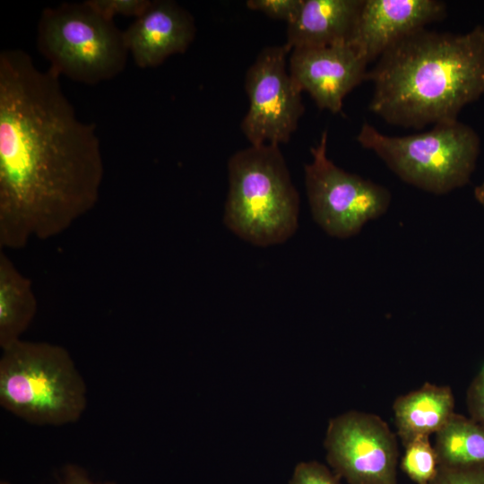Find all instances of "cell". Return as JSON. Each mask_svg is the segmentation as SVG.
Returning <instances> with one entry per match:
<instances>
[{
    "mask_svg": "<svg viewBox=\"0 0 484 484\" xmlns=\"http://www.w3.org/2000/svg\"><path fill=\"white\" fill-rule=\"evenodd\" d=\"M58 484H115L113 482L97 483L76 465H67L62 471Z\"/></svg>",
    "mask_w": 484,
    "mask_h": 484,
    "instance_id": "obj_23",
    "label": "cell"
},
{
    "mask_svg": "<svg viewBox=\"0 0 484 484\" xmlns=\"http://www.w3.org/2000/svg\"><path fill=\"white\" fill-rule=\"evenodd\" d=\"M340 480L329 467L309 461L296 465L289 484H341Z\"/></svg>",
    "mask_w": 484,
    "mask_h": 484,
    "instance_id": "obj_18",
    "label": "cell"
},
{
    "mask_svg": "<svg viewBox=\"0 0 484 484\" xmlns=\"http://www.w3.org/2000/svg\"><path fill=\"white\" fill-rule=\"evenodd\" d=\"M324 445L330 468L348 484H397V436L380 416L349 411L333 418Z\"/></svg>",
    "mask_w": 484,
    "mask_h": 484,
    "instance_id": "obj_9",
    "label": "cell"
},
{
    "mask_svg": "<svg viewBox=\"0 0 484 484\" xmlns=\"http://www.w3.org/2000/svg\"><path fill=\"white\" fill-rule=\"evenodd\" d=\"M37 48L59 76L87 85L119 75L129 55L124 30L87 1L46 7L38 22Z\"/></svg>",
    "mask_w": 484,
    "mask_h": 484,
    "instance_id": "obj_6",
    "label": "cell"
},
{
    "mask_svg": "<svg viewBox=\"0 0 484 484\" xmlns=\"http://www.w3.org/2000/svg\"><path fill=\"white\" fill-rule=\"evenodd\" d=\"M328 133L311 148L305 166V184L311 213L330 236L346 238L358 234L370 220L383 215L391 194L383 186L346 172L327 157Z\"/></svg>",
    "mask_w": 484,
    "mask_h": 484,
    "instance_id": "obj_7",
    "label": "cell"
},
{
    "mask_svg": "<svg viewBox=\"0 0 484 484\" xmlns=\"http://www.w3.org/2000/svg\"><path fill=\"white\" fill-rule=\"evenodd\" d=\"M466 405L469 417L484 426V364L467 388Z\"/></svg>",
    "mask_w": 484,
    "mask_h": 484,
    "instance_id": "obj_22",
    "label": "cell"
},
{
    "mask_svg": "<svg viewBox=\"0 0 484 484\" xmlns=\"http://www.w3.org/2000/svg\"><path fill=\"white\" fill-rule=\"evenodd\" d=\"M439 466L484 465V426L454 413L435 435Z\"/></svg>",
    "mask_w": 484,
    "mask_h": 484,
    "instance_id": "obj_16",
    "label": "cell"
},
{
    "mask_svg": "<svg viewBox=\"0 0 484 484\" xmlns=\"http://www.w3.org/2000/svg\"><path fill=\"white\" fill-rule=\"evenodd\" d=\"M429 484H484V465L439 466Z\"/></svg>",
    "mask_w": 484,
    "mask_h": 484,
    "instance_id": "obj_21",
    "label": "cell"
},
{
    "mask_svg": "<svg viewBox=\"0 0 484 484\" xmlns=\"http://www.w3.org/2000/svg\"><path fill=\"white\" fill-rule=\"evenodd\" d=\"M367 80L370 110L391 125L420 129L457 120L484 94V25L462 34L413 32L377 59Z\"/></svg>",
    "mask_w": 484,
    "mask_h": 484,
    "instance_id": "obj_2",
    "label": "cell"
},
{
    "mask_svg": "<svg viewBox=\"0 0 484 484\" xmlns=\"http://www.w3.org/2000/svg\"><path fill=\"white\" fill-rule=\"evenodd\" d=\"M104 161L59 75L20 48L0 52V245L62 234L97 204Z\"/></svg>",
    "mask_w": 484,
    "mask_h": 484,
    "instance_id": "obj_1",
    "label": "cell"
},
{
    "mask_svg": "<svg viewBox=\"0 0 484 484\" xmlns=\"http://www.w3.org/2000/svg\"><path fill=\"white\" fill-rule=\"evenodd\" d=\"M228 172L224 221L230 230L260 246L285 242L295 233L299 196L279 145L237 151Z\"/></svg>",
    "mask_w": 484,
    "mask_h": 484,
    "instance_id": "obj_4",
    "label": "cell"
},
{
    "mask_svg": "<svg viewBox=\"0 0 484 484\" xmlns=\"http://www.w3.org/2000/svg\"><path fill=\"white\" fill-rule=\"evenodd\" d=\"M195 33L194 20L188 11L171 0H151L124 30V37L135 65L151 68L170 56L185 53Z\"/></svg>",
    "mask_w": 484,
    "mask_h": 484,
    "instance_id": "obj_12",
    "label": "cell"
},
{
    "mask_svg": "<svg viewBox=\"0 0 484 484\" xmlns=\"http://www.w3.org/2000/svg\"><path fill=\"white\" fill-rule=\"evenodd\" d=\"M0 484H11V483H9V482H7V481H5V480H2V481L0 482Z\"/></svg>",
    "mask_w": 484,
    "mask_h": 484,
    "instance_id": "obj_25",
    "label": "cell"
},
{
    "mask_svg": "<svg viewBox=\"0 0 484 484\" xmlns=\"http://www.w3.org/2000/svg\"><path fill=\"white\" fill-rule=\"evenodd\" d=\"M363 0H303L287 28L286 46L295 48L349 43Z\"/></svg>",
    "mask_w": 484,
    "mask_h": 484,
    "instance_id": "obj_13",
    "label": "cell"
},
{
    "mask_svg": "<svg viewBox=\"0 0 484 484\" xmlns=\"http://www.w3.org/2000/svg\"><path fill=\"white\" fill-rule=\"evenodd\" d=\"M402 471L416 484H429L438 472V460L428 436L418 437L404 445Z\"/></svg>",
    "mask_w": 484,
    "mask_h": 484,
    "instance_id": "obj_17",
    "label": "cell"
},
{
    "mask_svg": "<svg viewBox=\"0 0 484 484\" xmlns=\"http://www.w3.org/2000/svg\"><path fill=\"white\" fill-rule=\"evenodd\" d=\"M289 53L286 44L266 47L246 72L249 107L241 130L250 145L289 142L304 113L301 91L287 70Z\"/></svg>",
    "mask_w": 484,
    "mask_h": 484,
    "instance_id": "obj_8",
    "label": "cell"
},
{
    "mask_svg": "<svg viewBox=\"0 0 484 484\" xmlns=\"http://www.w3.org/2000/svg\"><path fill=\"white\" fill-rule=\"evenodd\" d=\"M0 404L33 425H67L86 409V384L66 349L22 339L2 349Z\"/></svg>",
    "mask_w": 484,
    "mask_h": 484,
    "instance_id": "obj_3",
    "label": "cell"
},
{
    "mask_svg": "<svg viewBox=\"0 0 484 484\" xmlns=\"http://www.w3.org/2000/svg\"><path fill=\"white\" fill-rule=\"evenodd\" d=\"M104 17L114 20L116 15L137 18L148 8L151 0H86Z\"/></svg>",
    "mask_w": 484,
    "mask_h": 484,
    "instance_id": "obj_20",
    "label": "cell"
},
{
    "mask_svg": "<svg viewBox=\"0 0 484 484\" xmlns=\"http://www.w3.org/2000/svg\"><path fill=\"white\" fill-rule=\"evenodd\" d=\"M246 4L250 10L290 24L299 13L303 0H248Z\"/></svg>",
    "mask_w": 484,
    "mask_h": 484,
    "instance_id": "obj_19",
    "label": "cell"
},
{
    "mask_svg": "<svg viewBox=\"0 0 484 484\" xmlns=\"http://www.w3.org/2000/svg\"><path fill=\"white\" fill-rule=\"evenodd\" d=\"M474 196L478 203L484 207V183L475 187Z\"/></svg>",
    "mask_w": 484,
    "mask_h": 484,
    "instance_id": "obj_24",
    "label": "cell"
},
{
    "mask_svg": "<svg viewBox=\"0 0 484 484\" xmlns=\"http://www.w3.org/2000/svg\"><path fill=\"white\" fill-rule=\"evenodd\" d=\"M445 13L438 0H363L349 44L369 64Z\"/></svg>",
    "mask_w": 484,
    "mask_h": 484,
    "instance_id": "obj_11",
    "label": "cell"
},
{
    "mask_svg": "<svg viewBox=\"0 0 484 484\" xmlns=\"http://www.w3.org/2000/svg\"><path fill=\"white\" fill-rule=\"evenodd\" d=\"M38 308L33 286L1 249L0 252V346L22 340Z\"/></svg>",
    "mask_w": 484,
    "mask_h": 484,
    "instance_id": "obj_15",
    "label": "cell"
},
{
    "mask_svg": "<svg viewBox=\"0 0 484 484\" xmlns=\"http://www.w3.org/2000/svg\"><path fill=\"white\" fill-rule=\"evenodd\" d=\"M357 140L404 182L436 194L465 186L480 151L478 134L458 119L406 136L385 135L364 123Z\"/></svg>",
    "mask_w": 484,
    "mask_h": 484,
    "instance_id": "obj_5",
    "label": "cell"
},
{
    "mask_svg": "<svg viewBox=\"0 0 484 484\" xmlns=\"http://www.w3.org/2000/svg\"><path fill=\"white\" fill-rule=\"evenodd\" d=\"M393 412L396 433L403 446L418 437H429L455 413L453 390L449 385L426 382L396 397Z\"/></svg>",
    "mask_w": 484,
    "mask_h": 484,
    "instance_id": "obj_14",
    "label": "cell"
},
{
    "mask_svg": "<svg viewBox=\"0 0 484 484\" xmlns=\"http://www.w3.org/2000/svg\"><path fill=\"white\" fill-rule=\"evenodd\" d=\"M367 65L351 45L341 43L292 49L289 72L298 89L307 91L320 109L336 114L346 95L367 80Z\"/></svg>",
    "mask_w": 484,
    "mask_h": 484,
    "instance_id": "obj_10",
    "label": "cell"
}]
</instances>
